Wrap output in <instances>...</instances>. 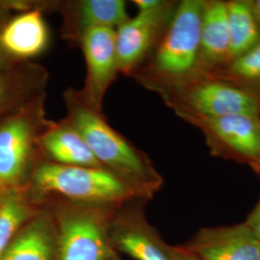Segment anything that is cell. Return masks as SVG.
I'll list each match as a JSON object with an SVG mask.
<instances>
[{
	"mask_svg": "<svg viewBox=\"0 0 260 260\" xmlns=\"http://www.w3.org/2000/svg\"><path fill=\"white\" fill-rule=\"evenodd\" d=\"M63 98L66 120L82 136L101 165L152 197L163 181L149 158L114 129L103 113L85 103L78 90L69 88Z\"/></svg>",
	"mask_w": 260,
	"mask_h": 260,
	"instance_id": "obj_1",
	"label": "cell"
},
{
	"mask_svg": "<svg viewBox=\"0 0 260 260\" xmlns=\"http://www.w3.org/2000/svg\"><path fill=\"white\" fill-rule=\"evenodd\" d=\"M32 199L44 204L49 199L120 207L150 196L105 168L66 166L42 159L26 186Z\"/></svg>",
	"mask_w": 260,
	"mask_h": 260,
	"instance_id": "obj_2",
	"label": "cell"
},
{
	"mask_svg": "<svg viewBox=\"0 0 260 260\" xmlns=\"http://www.w3.org/2000/svg\"><path fill=\"white\" fill-rule=\"evenodd\" d=\"M205 0H182L151 58L133 75L139 83H175L198 74L201 24Z\"/></svg>",
	"mask_w": 260,
	"mask_h": 260,
	"instance_id": "obj_3",
	"label": "cell"
},
{
	"mask_svg": "<svg viewBox=\"0 0 260 260\" xmlns=\"http://www.w3.org/2000/svg\"><path fill=\"white\" fill-rule=\"evenodd\" d=\"M183 120L231 115L260 117L259 94L207 74L175 83L147 86Z\"/></svg>",
	"mask_w": 260,
	"mask_h": 260,
	"instance_id": "obj_4",
	"label": "cell"
},
{
	"mask_svg": "<svg viewBox=\"0 0 260 260\" xmlns=\"http://www.w3.org/2000/svg\"><path fill=\"white\" fill-rule=\"evenodd\" d=\"M57 231L56 260H108L117 252L110 224L118 207L49 199Z\"/></svg>",
	"mask_w": 260,
	"mask_h": 260,
	"instance_id": "obj_5",
	"label": "cell"
},
{
	"mask_svg": "<svg viewBox=\"0 0 260 260\" xmlns=\"http://www.w3.org/2000/svg\"><path fill=\"white\" fill-rule=\"evenodd\" d=\"M51 121L46 98L0 119V190L27 186L44 159L40 141Z\"/></svg>",
	"mask_w": 260,
	"mask_h": 260,
	"instance_id": "obj_6",
	"label": "cell"
},
{
	"mask_svg": "<svg viewBox=\"0 0 260 260\" xmlns=\"http://www.w3.org/2000/svg\"><path fill=\"white\" fill-rule=\"evenodd\" d=\"M177 4L163 0L156 8L138 12L116 29L119 74L131 76L145 64L167 29Z\"/></svg>",
	"mask_w": 260,
	"mask_h": 260,
	"instance_id": "obj_7",
	"label": "cell"
},
{
	"mask_svg": "<svg viewBox=\"0 0 260 260\" xmlns=\"http://www.w3.org/2000/svg\"><path fill=\"white\" fill-rule=\"evenodd\" d=\"M86 63L83 87L80 96L93 110L103 113L106 93L119 74L116 30L98 28L88 31L79 43Z\"/></svg>",
	"mask_w": 260,
	"mask_h": 260,
	"instance_id": "obj_8",
	"label": "cell"
},
{
	"mask_svg": "<svg viewBox=\"0 0 260 260\" xmlns=\"http://www.w3.org/2000/svg\"><path fill=\"white\" fill-rule=\"evenodd\" d=\"M189 122L204 131L214 151L221 150L252 167L259 159L260 117L231 115L196 118Z\"/></svg>",
	"mask_w": 260,
	"mask_h": 260,
	"instance_id": "obj_9",
	"label": "cell"
},
{
	"mask_svg": "<svg viewBox=\"0 0 260 260\" xmlns=\"http://www.w3.org/2000/svg\"><path fill=\"white\" fill-rule=\"evenodd\" d=\"M51 11L62 18V38L79 47L84 35L93 29L116 30L129 19L123 0H67L51 1Z\"/></svg>",
	"mask_w": 260,
	"mask_h": 260,
	"instance_id": "obj_10",
	"label": "cell"
},
{
	"mask_svg": "<svg viewBox=\"0 0 260 260\" xmlns=\"http://www.w3.org/2000/svg\"><path fill=\"white\" fill-rule=\"evenodd\" d=\"M121 207V206H120ZM116 209L110 237L116 251L136 260H172L166 245L137 208Z\"/></svg>",
	"mask_w": 260,
	"mask_h": 260,
	"instance_id": "obj_11",
	"label": "cell"
},
{
	"mask_svg": "<svg viewBox=\"0 0 260 260\" xmlns=\"http://www.w3.org/2000/svg\"><path fill=\"white\" fill-rule=\"evenodd\" d=\"M51 1L17 13L0 28V46L16 62H29L42 54L49 45V30L44 13L50 10Z\"/></svg>",
	"mask_w": 260,
	"mask_h": 260,
	"instance_id": "obj_12",
	"label": "cell"
},
{
	"mask_svg": "<svg viewBox=\"0 0 260 260\" xmlns=\"http://www.w3.org/2000/svg\"><path fill=\"white\" fill-rule=\"evenodd\" d=\"M185 247L201 260H260V242L245 222L202 229Z\"/></svg>",
	"mask_w": 260,
	"mask_h": 260,
	"instance_id": "obj_13",
	"label": "cell"
},
{
	"mask_svg": "<svg viewBox=\"0 0 260 260\" xmlns=\"http://www.w3.org/2000/svg\"><path fill=\"white\" fill-rule=\"evenodd\" d=\"M232 60L226 2L205 1L202 24L198 74H213Z\"/></svg>",
	"mask_w": 260,
	"mask_h": 260,
	"instance_id": "obj_14",
	"label": "cell"
},
{
	"mask_svg": "<svg viewBox=\"0 0 260 260\" xmlns=\"http://www.w3.org/2000/svg\"><path fill=\"white\" fill-rule=\"evenodd\" d=\"M57 231L47 205L25 223L0 260H56Z\"/></svg>",
	"mask_w": 260,
	"mask_h": 260,
	"instance_id": "obj_15",
	"label": "cell"
},
{
	"mask_svg": "<svg viewBox=\"0 0 260 260\" xmlns=\"http://www.w3.org/2000/svg\"><path fill=\"white\" fill-rule=\"evenodd\" d=\"M40 147L43 158L55 164L103 168L82 136L66 119L51 121L41 137Z\"/></svg>",
	"mask_w": 260,
	"mask_h": 260,
	"instance_id": "obj_16",
	"label": "cell"
},
{
	"mask_svg": "<svg viewBox=\"0 0 260 260\" xmlns=\"http://www.w3.org/2000/svg\"><path fill=\"white\" fill-rule=\"evenodd\" d=\"M11 69L0 74V114L18 111L47 96L49 75L44 66L25 62L19 71Z\"/></svg>",
	"mask_w": 260,
	"mask_h": 260,
	"instance_id": "obj_17",
	"label": "cell"
},
{
	"mask_svg": "<svg viewBox=\"0 0 260 260\" xmlns=\"http://www.w3.org/2000/svg\"><path fill=\"white\" fill-rule=\"evenodd\" d=\"M43 206L32 199L26 187L0 190V256Z\"/></svg>",
	"mask_w": 260,
	"mask_h": 260,
	"instance_id": "obj_18",
	"label": "cell"
},
{
	"mask_svg": "<svg viewBox=\"0 0 260 260\" xmlns=\"http://www.w3.org/2000/svg\"><path fill=\"white\" fill-rule=\"evenodd\" d=\"M226 16L231 39V55L233 60L259 42L260 27L252 13L250 0L228 1Z\"/></svg>",
	"mask_w": 260,
	"mask_h": 260,
	"instance_id": "obj_19",
	"label": "cell"
},
{
	"mask_svg": "<svg viewBox=\"0 0 260 260\" xmlns=\"http://www.w3.org/2000/svg\"><path fill=\"white\" fill-rule=\"evenodd\" d=\"M207 75L238 85L253 93L260 92V41L223 69Z\"/></svg>",
	"mask_w": 260,
	"mask_h": 260,
	"instance_id": "obj_20",
	"label": "cell"
},
{
	"mask_svg": "<svg viewBox=\"0 0 260 260\" xmlns=\"http://www.w3.org/2000/svg\"><path fill=\"white\" fill-rule=\"evenodd\" d=\"M42 1H29V0H0V28L7 20L12 12H22L25 10L37 7Z\"/></svg>",
	"mask_w": 260,
	"mask_h": 260,
	"instance_id": "obj_21",
	"label": "cell"
},
{
	"mask_svg": "<svg viewBox=\"0 0 260 260\" xmlns=\"http://www.w3.org/2000/svg\"><path fill=\"white\" fill-rule=\"evenodd\" d=\"M245 223L248 224V226L251 229V232L255 235L257 240L260 242V198L255 207L252 209L251 214L248 216Z\"/></svg>",
	"mask_w": 260,
	"mask_h": 260,
	"instance_id": "obj_22",
	"label": "cell"
},
{
	"mask_svg": "<svg viewBox=\"0 0 260 260\" xmlns=\"http://www.w3.org/2000/svg\"><path fill=\"white\" fill-rule=\"evenodd\" d=\"M169 251L172 260H201L185 246H169Z\"/></svg>",
	"mask_w": 260,
	"mask_h": 260,
	"instance_id": "obj_23",
	"label": "cell"
},
{
	"mask_svg": "<svg viewBox=\"0 0 260 260\" xmlns=\"http://www.w3.org/2000/svg\"><path fill=\"white\" fill-rule=\"evenodd\" d=\"M132 2L138 8V12H143L156 8L162 4L163 0H134Z\"/></svg>",
	"mask_w": 260,
	"mask_h": 260,
	"instance_id": "obj_24",
	"label": "cell"
},
{
	"mask_svg": "<svg viewBox=\"0 0 260 260\" xmlns=\"http://www.w3.org/2000/svg\"><path fill=\"white\" fill-rule=\"evenodd\" d=\"M15 63H20V62H16L13 59H11L9 56L5 53V51L0 46V74L8 71L11 68H13Z\"/></svg>",
	"mask_w": 260,
	"mask_h": 260,
	"instance_id": "obj_25",
	"label": "cell"
},
{
	"mask_svg": "<svg viewBox=\"0 0 260 260\" xmlns=\"http://www.w3.org/2000/svg\"><path fill=\"white\" fill-rule=\"evenodd\" d=\"M251 10L260 27V0H250Z\"/></svg>",
	"mask_w": 260,
	"mask_h": 260,
	"instance_id": "obj_26",
	"label": "cell"
},
{
	"mask_svg": "<svg viewBox=\"0 0 260 260\" xmlns=\"http://www.w3.org/2000/svg\"><path fill=\"white\" fill-rule=\"evenodd\" d=\"M254 169H255V170H256V171H257V172H258V173H260V157H259V159H258V160H257V162H256V164H255V165H254Z\"/></svg>",
	"mask_w": 260,
	"mask_h": 260,
	"instance_id": "obj_27",
	"label": "cell"
},
{
	"mask_svg": "<svg viewBox=\"0 0 260 260\" xmlns=\"http://www.w3.org/2000/svg\"><path fill=\"white\" fill-rule=\"evenodd\" d=\"M108 260H121L120 258V256L118 255V254H116V255H114V256H112L111 258H109Z\"/></svg>",
	"mask_w": 260,
	"mask_h": 260,
	"instance_id": "obj_28",
	"label": "cell"
}]
</instances>
